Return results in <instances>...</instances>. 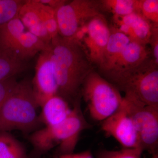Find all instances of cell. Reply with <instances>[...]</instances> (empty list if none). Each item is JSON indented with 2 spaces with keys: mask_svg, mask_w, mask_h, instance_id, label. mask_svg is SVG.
Wrapping results in <instances>:
<instances>
[{
  "mask_svg": "<svg viewBox=\"0 0 158 158\" xmlns=\"http://www.w3.org/2000/svg\"><path fill=\"white\" fill-rule=\"evenodd\" d=\"M50 52L59 94L75 102L81 97L82 84L94 65L81 44L75 39L59 34L52 39Z\"/></svg>",
  "mask_w": 158,
  "mask_h": 158,
  "instance_id": "obj_1",
  "label": "cell"
},
{
  "mask_svg": "<svg viewBox=\"0 0 158 158\" xmlns=\"http://www.w3.org/2000/svg\"><path fill=\"white\" fill-rule=\"evenodd\" d=\"M32 81L17 82L0 108V132L18 130L25 133L35 131L41 123Z\"/></svg>",
  "mask_w": 158,
  "mask_h": 158,
  "instance_id": "obj_2",
  "label": "cell"
},
{
  "mask_svg": "<svg viewBox=\"0 0 158 158\" xmlns=\"http://www.w3.org/2000/svg\"><path fill=\"white\" fill-rule=\"evenodd\" d=\"M80 101V98L76 101L70 115L64 121L53 126H45L31 134L29 140L35 155L40 156L47 152L57 143L59 156L73 153L80 134L90 127L82 113Z\"/></svg>",
  "mask_w": 158,
  "mask_h": 158,
  "instance_id": "obj_3",
  "label": "cell"
},
{
  "mask_svg": "<svg viewBox=\"0 0 158 158\" xmlns=\"http://www.w3.org/2000/svg\"><path fill=\"white\" fill-rule=\"evenodd\" d=\"M81 95L90 116L96 121H104L113 115L123 100L119 90L94 69L83 82Z\"/></svg>",
  "mask_w": 158,
  "mask_h": 158,
  "instance_id": "obj_4",
  "label": "cell"
},
{
  "mask_svg": "<svg viewBox=\"0 0 158 158\" xmlns=\"http://www.w3.org/2000/svg\"><path fill=\"white\" fill-rule=\"evenodd\" d=\"M50 44L26 31L18 17L0 27V47L24 62L37 53L48 50Z\"/></svg>",
  "mask_w": 158,
  "mask_h": 158,
  "instance_id": "obj_5",
  "label": "cell"
},
{
  "mask_svg": "<svg viewBox=\"0 0 158 158\" xmlns=\"http://www.w3.org/2000/svg\"><path fill=\"white\" fill-rule=\"evenodd\" d=\"M116 88L144 104L158 108V65L150 56L125 77Z\"/></svg>",
  "mask_w": 158,
  "mask_h": 158,
  "instance_id": "obj_6",
  "label": "cell"
},
{
  "mask_svg": "<svg viewBox=\"0 0 158 158\" xmlns=\"http://www.w3.org/2000/svg\"><path fill=\"white\" fill-rule=\"evenodd\" d=\"M123 101L138 134L140 147L151 154L158 153V108L151 106L130 94Z\"/></svg>",
  "mask_w": 158,
  "mask_h": 158,
  "instance_id": "obj_7",
  "label": "cell"
},
{
  "mask_svg": "<svg viewBox=\"0 0 158 158\" xmlns=\"http://www.w3.org/2000/svg\"><path fill=\"white\" fill-rule=\"evenodd\" d=\"M55 10L59 34L69 39L74 38L82 26L102 11L100 0H73Z\"/></svg>",
  "mask_w": 158,
  "mask_h": 158,
  "instance_id": "obj_8",
  "label": "cell"
},
{
  "mask_svg": "<svg viewBox=\"0 0 158 158\" xmlns=\"http://www.w3.org/2000/svg\"><path fill=\"white\" fill-rule=\"evenodd\" d=\"M82 28L84 34L81 44L90 62L98 67L111 35V26L102 13L90 19Z\"/></svg>",
  "mask_w": 158,
  "mask_h": 158,
  "instance_id": "obj_9",
  "label": "cell"
},
{
  "mask_svg": "<svg viewBox=\"0 0 158 158\" xmlns=\"http://www.w3.org/2000/svg\"><path fill=\"white\" fill-rule=\"evenodd\" d=\"M102 130L107 135L115 138L123 148H141L138 134L123 99L118 110L103 121Z\"/></svg>",
  "mask_w": 158,
  "mask_h": 158,
  "instance_id": "obj_10",
  "label": "cell"
},
{
  "mask_svg": "<svg viewBox=\"0 0 158 158\" xmlns=\"http://www.w3.org/2000/svg\"><path fill=\"white\" fill-rule=\"evenodd\" d=\"M50 50L40 53L32 81L34 96L40 107L48 99L59 94Z\"/></svg>",
  "mask_w": 158,
  "mask_h": 158,
  "instance_id": "obj_11",
  "label": "cell"
},
{
  "mask_svg": "<svg viewBox=\"0 0 158 158\" xmlns=\"http://www.w3.org/2000/svg\"><path fill=\"white\" fill-rule=\"evenodd\" d=\"M151 56L146 45L130 41L111 70L102 77L116 87L125 77Z\"/></svg>",
  "mask_w": 158,
  "mask_h": 158,
  "instance_id": "obj_12",
  "label": "cell"
},
{
  "mask_svg": "<svg viewBox=\"0 0 158 158\" xmlns=\"http://www.w3.org/2000/svg\"><path fill=\"white\" fill-rule=\"evenodd\" d=\"M114 27L126 35L130 41L146 45L152 35V23L141 13L135 12L124 16L113 15Z\"/></svg>",
  "mask_w": 158,
  "mask_h": 158,
  "instance_id": "obj_13",
  "label": "cell"
},
{
  "mask_svg": "<svg viewBox=\"0 0 158 158\" xmlns=\"http://www.w3.org/2000/svg\"><path fill=\"white\" fill-rule=\"evenodd\" d=\"M18 17L28 31L47 44H51L52 39L40 15L36 0H26Z\"/></svg>",
  "mask_w": 158,
  "mask_h": 158,
  "instance_id": "obj_14",
  "label": "cell"
},
{
  "mask_svg": "<svg viewBox=\"0 0 158 158\" xmlns=\"http://www.w3.org/2000/svg\"><path fill=\"white\" fill-rule=\"evenodd\" d=\"M111 33L106 47L102 62L99 65L98 72L104 76L113 68L123 51L130 42L128 37L111 26Z\"/></svg>",
  "mask_w": 158,
  "mask_h": 158,
  "instance_id": "obj_15",
  "label": "cell"
},
{
  "mask_svg": "<svg viewBox=\"0 0 158 158\" xmlns=\"http://www.w3.org/2000/svg\"><path fill=\"white\" fill-rule=\"evenodd\" d=\"M40 107V120L45 126L59 124L70 115L72 110L68 101L59 94L48 99Z\"/></svg>",
  "mask_w": 158,
  "mask_h": 158,
  "instance_id": "obj_16",
  "label": "cell"
},
{
  "mask_svg": "<svg viewBox=\"0 0 158 158\" xmlns=\"http://www.w3.org/2000/svg\"><path fill=\"white\" fill-rule=\"evenodd\" d=\"M27 68V62L0 47V81L16 76Z\"/></svg>",
  "mask_w": 158,
  "mask_h": 158,
  "instance_id": "obj_17",
  "label": "cell"
},
{
  "mask_svg": "<svg viewBox=\"0 0 158 158\" xmlns=\"http://www.w3.org/2000/svg\"><path fill=\"white\" fill-rule=\"evenodd\" d=\"M0 158H30L24 145L8 132H0Z\"/></svg>",
  "mask_w": 158,
  "mask_h": 158,
  "instance_id": "obj_18",
  "label": "cell"
},
{
  "mask_svg": "<svg viewBox=\"0 0 158 158\" xmlns=\"http://www.w3.org/2000/svg\"><path fill=\"white\" fill-rule=\"evenodd\" d=\"M102 11H108L113 15L124 16L140 12V0H100Z\"/></svg>",
  "mask_w": 158,
  "mask_h": 158,
  "instance_id": "obj_19",
  "label": "cell"
},
{
  "mask_svg": "<svg viewBox=\"0 0 158 158\" xmlns=\"http://www.w3.org/2000/svg\"><path fill=\"white\" fill-rule=\"evenodd\" d=\"M36 1L37 9L43 23L51 39H53L59 35L56 10L49 6L40 2L38 0Z\"/></svg>",
  "mask_w": 158,
  "mask_h": 158,
  "instance_id": "obj_20",
  "label": "cell"
},
{
  "mask_svg": "<svg viewBox=\"0 0 158 158\" xmlns=\"http://www.w3.org/2000/svg\"><path fill=\"white\" fill-rule=\"evenodd\" d=\"M25 1L0 0V27L18 16Z\"/></svg>",
  "mask_w": 158,
  "mask_h": 158,
  "instance_id": "obj_21",
  "label": "cell"
},
{
  "mask_svg": "<svg viewBox=\"0 0 158 158\" xmlns=\"http://www.w3.org/2000/svg\"><path fill=\"white\" fill-rule=\"evenodd\" d=\"M143 150L138 148H123L118 151L102 150L97 158H141Z\"/></svg>",
  "mask_w": 158,
  "mask_h": 158,
  "instance_id": "obj_22",
  "label": "cell"
},
{
  "mask_svg": "<svg viewBox=\"0 0 158 158\" xmlns=\"http://www.w3.org/2000/svg\"><path fill=\"white\" fill-rule=\"evenodd\" d=\"M140 12L151 22L158 23V0H140Z\"/></svg>",
  "mask_w": 158,
  "mask_h": 158,
  "instance_id": "obj_23",
  "label": "cell"
},
{
  "mask_svg": "<svg viewBox=\"0 0 158 158\" xmlns=\"http://www.w3.org/2000/svg\"><path fill=\"white\" fill-rule=\"evenodd\" d=\"M17 83L15 77H12L0 81V108L9 96Z\"/></svg>",
  "mask_w": 158,
  "mask_h": 158,
  "instance_id": "obj_24",
  "label": "cell"
},
{
  "mask_svg": "<svg viewBox=\"0 0 158 158\" xmlns=\"http://www.w3.org/2000/svg\"><path fill=\"white\" fill-rule=\"evenodd\" d=\"M148 44L151 46V56L158 65V23H152V35Z\"/></svg>",
  "mask_w": 158,
  "mask_h": 158,
  "instance_id": "obj_25",
  "label": "cell"
},
{
  "mask_svg": "<svg viewBox=\"0 0 158 158\" xmlns=\"http://www.w3.org/2000/svg\"><path fill=\"white\" fill-rule=\"evenodd\" d=\"M38 1L40 2L49 6L55 10L68 2L65 0H38Z\"/></svg>",
  "mask_w": 158,
  "mask_h": 158,
  "instance_id": "obj_26",
  "label": "cell"
},
{
  "mask_svg": "<svg viewBox=\"0 0 158 158\" xmlns=\"http://www.w3.org/2000/svg\"><path fill=\"white\" fill-rule=\"evenodd\" d=\"M74 156L75 158H93L90 151H86L84 152L74 154Z\"/></svg>",
  "mask_w": 158,
  "mask_h": 158,
  "instance_id": "obj_27",
  "label": "cell"
},
{
  "mask_svg": "<svg viewBox=\"0 0 158 158\" xmlns=\"http://www.w3.org/2000/svg\"><path fill=\"white\" fill-rule=\"evenodd\" d=\"M59 158H75L73 154H72L62 155L59 156Z\"/></svg>",
  "mask_w": 158,
  "mask_h": 158,
  "instance_id": "obj_28",
  "label": "cell"
},
{
  "mask_svg": "<svg viewBox=\"0 0 158 158\" xmlns=\"http://www.w3.org/2000/svg\"><path fill=\"white\" fill-rule=\"evenodd\" d=\"M152 158H158V153H156L152 155Z\"/></svg>",
  "mask_w": 158,
  "mask_h": 158,
  "instance_id": "obj_29",
  "label": "cell"
},
{
  "mask_svg": "<svg viewBox=\"0 0 158 158\" xmlns=\"http://www.w3.org/2000/svg\"></svg>",
  "mask_w": 158,
  "mask_h": 158,
  "instance_id": "obj_30",
  "label": "cell"
}]
</instances>
